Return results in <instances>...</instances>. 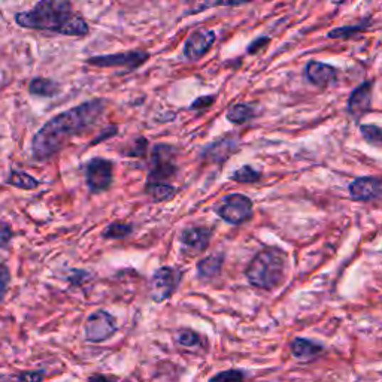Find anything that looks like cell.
Here are the masks:
<instances>
[{
    "label": "cell",
    "instance_id": "e575fe53",
    "mask_svg": "<svg viewBox=\"0 0 382 382\" xmlns=\"http://www.w3.org/2000/svg\"><path fill=\"white\" fill-rule=\"evenodd\" d=\"M262 43H269V39L267 38H260V39H257V41H254L251 45H250V53L251 54H254L255 51H258V50H262V48H260V47H262Z\"/></svg>",
    "mask_w": 382,
    "mask_h": 382
},
{
    "label": "cell",
    "instance_id": "cb8c5ba5",
    "mask_svg": "<svg viewBox=\"0 0 382 382\" xmlns=\"http://www.w3.org/2000/svg\"><path fill=\"white\" fill-rule=\"evenodd\" d=\"M133 230L132 224H126V223H111L108 227L105 228L102 236L105 239H123L126 236H129Z\"/></svg>",
    "mask_w": 382,
    "mask_h": 382
},
{
    "label": "cell",
    "instance_id": "5bb4252c",
    "mask_svg": "<svg viewBox=\"0 0 382 382\" xmlns=\"http://www.w3.org/2000/svg\"><path fill=\"white\" fill-rule=\"evenodd\" d=\"M304 73H307V78L312 84L319 85V87H326L336 80V73L338 72H336V69L330 65L312 60V62L307 65V70H304Z\"/></svg>",
    "mask_w": 382,
    "mask_h": 382
},
{
    "label": "cell",
    "instance_id": "8992f818",
    "mask_svg": "<svg viewBox=\"0 0 382 382\" xmlns=\"http://www.w3.org/2000/svg\"><path fill=\"white\" fill-rule=\"evenodd\" d=\"M178 171L175 164V149L171 145H156L151 156V169L147 182H166Z\"/></svg>",
    "mask_w": 382,
    "mask_h": 382
},
{
    "label": "cell",
    "instance_id": "6da1fadb",
    "mask_svg": "<svg viewBox=\"0 0 382 382\" xmlns=\"http://www.w3.org/2000/svg\"><path fill=\"white\" fill-rule=\"evenodd\" d=\"M103 110L105 102L96 99L55 115L35 134L32 141L33 157L39 161L51 159L73 136L93 126Z\"/></svg>",
    "mask_w": 382,
    "mask_h": 382
},
{
    "label": "cell",
    "instance_id": "44dd1931",
    "mask_svg": "<svg viewBox=\"0 0 382 382\" xmlns=\"http://www.w3.org/2000/svg\"><path fill=\"white\" fill-rule=\"evenodd\" d=\"M6 182L9 186L15 189H21V190H35L39 186V181L36 178L20 171H12Z\"/></svg>",
    "mask_w": 382,
    "mask_h": 382
},
{
    "label": "cell",
    "instance_id": "8fae6325",
    "mask_svg": "<svg viewBox=\"0 0 382 382\" xmlns=\"http://www.w3.org/2000/svg\"><path fill=\"white\" fill-rule=\"evenodd\" d=\"M211 236L212 233L208 227L193 226L182 230L179 240L182 248H186L190 254H201L208 248Z\"/></svg>",
    "mask_w": 382,
    "mask_h": 382
},
{
    "label": "cell",
    "instance_id": "7c38bea8",
    "mask_svg": "<svg viewBox=\"0 0 382 382\" xmlns=\"http://www.w3.org/2000/svg\"><path fill=\"white\" fill-rule=\"evenodd\" d=\"M372 88H373L372 83L366 81L351 93L348 100V111L356 120L361 118L364 114H368L371 111Z\"/></svg>",
    "mask_w": 382,
    "mask_h": 382
},
{
    "label": "cell",
    "instance_id": "83f0119b",
    "mask_svg": "<svg viewBox=\"0 0 382 382\" xmlns=\"http://www.w3.org/2000/svg\"><path fill=\"white\" fill-rule=\"evenodd\" d=\"M43 372H23L18 375L6 376L5 379H0V382H42Z\"/></svg>",
    "mask_w": 382,
    "mask_h": 382
},
{
    "label": "cell",
    "instance_id": "52a82bcc",
    "mask_svg": "<svg viewBox=\"0 0 382 382\" xmlns=\"http://www.w3.org/2000/svg\"><path fill=\"white\" fill-rule=\"evenodd\" d=\"M117 319L103 309H97L95 312H91L84 324V331H85V339L88 342L93 344H100L111 339L112 336L117 333Z\"/></svg>",
    "mask_w": 382,
    "mask_h": 382
},
{
    "label": "cell",
    "instance_id": "7a4b0ae2",
    "mask_svg": "<svg viewBox=\"0 0 382 382\" xmlns=\"http://www.w3.org/2000/svg\"><path fill=\"white\" fill-rule=\"evenodd\" d=\"M17 23L26 28L48 30L69 36L88 33L85 20L73 12L70 0H39L35 8L17 15Z\"/></svg>",
    "mask_w": 382,
    "mask_h": 382
},
{
    "label": "cell",
    "instance_id": "4316f807",
    "mask_svg": "<svg viewBox=\"0 0 382 382\" xmlns=\"http://www.w3.org/2000/svg\"><path fill=\"white\" fill-rule=\"evenodd\" d=\"M363 137L369 144H382V129L373 124H363L360 127Z\"/></svg>",
    "mask_w": 382,
    "mask_h": 382
},
{
    "label": "cell",
    "instance_id": "277c9868",
    "mask_svg": "<svg viewBox=\"0 0 382 382\" xmlns=\"http://www.w3.org/2000/svg\"><path fill=\"white\" fill-rule=\"evenodd\" d=\"M216 212L228 224H242L253 216V201L240 193L228 194L217 205Z\"/></svg>",
    "mask_w": 382,
    "mask_h": 382
},
{
    "label": "cell",
    "instance_id": "9a60e30c",
    "mask_svg": "<svg viewBox=\"0 0 382 382\" xmlns=\"http://www.w3.org/2000/svg\"><path fill=\"white\" fill-rule=\"evenodd\" d=\"M236 147H238L236 139H233V137H224V139L209 145L203 151V157L211 163H224L232 156V152L236 151Z\"/></svg>",
    "mask_w": 382,
    "mask_h": 382
},
{
    "label": "cell",
    "instance_id": "ba28073f",
    "mask_svg": "<svg viewBox=\"0 0 382 382\" xmlns=\"http://www.w3.org/2000/svg\"><path fill=\"white\" fill-rule=\"evenodd\" d=\"M85 184L91 193H103L108 190L114 179V164L106 159H91L84 169Z\"/></svg>",
    "mask_w": 382,
    "mask_h": 382
},
{
    "label": "cell",
    "instance_id": "e0dca14e",
    "mask_svg": "<svg viewBox=\"0 0 382 382\" xmlns=\"http://www.w3.org/2000/svg\"><path fill=\"white\" fill-rule=\"evenodd\" d=\"M290 348H292L293 357L300 361H309L315 359L317 356H319L321 351H323V346L309 339H303V338H296Z\"/></svg>",
    "mask_w": 382,
    "mask_h": 382
},
{
    "label": "cell",
    "instance_id": "484cf974",
    "mask_svg": "<svg viewBox=\"0 0 382 382\" xmlns=\"http://www.w3.org/2000/svg\"><path fill=\"white\" fill-rule=\"evenodd\" d=\"M245 381V375H243L242 371L238 369H228L223 371L217 375H213L209 382H243Z\"/></svg>",
    "mask_w": 382,
    "mask_h": 382
},
{
    "label": "cell",
    "instance_id": "9c48e42d",
    "mask_svg": "<svg viewBox=\"0 0 382 382\" xmlns=\"http://www.w3.org/2000/svg\"><path fill=\"white\" fill-rule=\"evenodd\" d=\"M148 60V54L144 51H126L110 55H97L87 60L90 66L96 68H123L127 70H134L142 66Z\"/></svg>",
    "mask_w": 382,
    "mask_h": 382
},
{
    "label": "cell",
    "instance_id": "ac0fdd59",
    "mask_svg": "<svg viewBox=\"0 0 382 382\" xmlns=\"http://www.w3.org/2000/svg\"><path fill=\"white\" fill-rule=\"evenodd\" d=\"M147 194L154 202H167L176 194V189L167 182H147L145 187Z\"/></svg>",
    "mask_w": 382,
    "mask_h": 382
},
{
    "label": "cell",
    "instance_id": "5b68a950",
    "mask_svg": "<svg viewBox=\"0 0 382 382\" xmlns=\"http://www.w3.org/2000/svg\"><path fill=\"white\" fill-rule=\"evenodd\" d=\"M182 272L178 267L163 266L157 269L149 280V297L160 303L169 299L179 287Z\"/></svg>",
    "mask_w": 382,
    "mask_h": 382
},
{
    "label": "cell",
    "instance_id": "f546056e",
    "mask_svg": "<svg viewBox=\"0 0 382 382\" xmlns=\"http://www.w3.org/2000/svg\"><path fill=\"white\" fill-rule=\"evenodd\" d=\"M147 147H148L147 139H144V137H139V139L133 144V148H130V151H127L126 154L130 157H142V156H145Z\"/></svg>",
    "mask_w": 382,
    "mask_h": 382
},
{
    "label": "cell",
    "instance_id": "d4e9b609",
    "mask_svg": "<svg viewBox=\"0 0 382 382\" xmlns=\"http://www.w3.org/2000/svg\"><path fill=\"white\" fill-rule=\"evenodd\" d=\"M260 178H262V174L251 166H242L240 169H238L232 175V179L235 182H239V184H255L257 181H260Z\"/></svg>",
    "mask_w": 382,
    "mask_h": 382
},
{
    "label": "cell",
    "instance_id": "1f68e13d",
    "mask_svg": "<svg viewBox=\"0 0 382 382\" xmlns=\"http://www.w3.org/2000/svg\"><path fill=\"white\" fill-rule=\"evenodd\" d=\"M216 102V97L213 96H202V97H198L197 100H194L191 103V110H197V111H201V110H206L209 108V106Z\"/></svg>",
    "mask_w": 382,
    "mask_h": 382
},
{
    "label": "cell",
    "instance_id": "f1b7e54d",
    "mask_svg": "<svg viewBox=\"0 0 382 382\" xmlns=\"http://www.w3.org/2000/svg\"><path fill=\"white\" fill-rule=\"evenodd\" d=\"M11 281V272L6 265H0V302L4 300L5 293Z\"/></svg>",
    "mask_w": 382,
    "mask_h": 382
},
{
    "label": "cell",
    "instance_id": "30bf717a",
    "mask_svg": "<svg viewBox=\"0 0 382 382\" xmlns=\"http://www.w3.org/2000/svg\"><path fill=\"white\" fill-rule=\"evenodd\" d=\"M216 42V32L208 28H198L187 38L184 45V54L189 60H201Z\"/></svg>",
    "mask_w": 382,
    "mask_h": 382
},
{
    "label": "cell",
    "instance_id": "2e32d148",
    "mask_svg": "<svg viewBox=\"0 0 382 382\" xmlns=\"http://www.w3.org/2000/svg\"><path fill=\"white\" fill-rule=\"evenodd\" d=\"M224 263V254L213 253L197 263V277L202 281H211L221 273Z\"/></svg>",
    "mask_w": 382,
    "mask_h": 382
},
{
    "label": "cell",
    "instance_id": "3957f363",
    "mask_svg": "<svg viewBox=\"0 0 382 382\" xmlns=\"http://www.w3.org/2000/svg\"><path fill=\"white\" fill-rule=\"evenodd\" d=\"M285 273L287 254L277 247H269L257 253L245 270L250 284L266 292L278 288Z\"/></svg>",
    "mask_w": 382,
    "mask_h": 382
},
{
    "label": "cell",
    "instance_id": "4fadbf2b",
    "mask_svg": "<svg viewBox=\"0 0 382 382\" xmlns=\"http://www.w3.org/2000/svg\"><path fill=\"white\" fill-rule=\"evenodd\" d=\"M349 194L357 202H368L379 196L382 190V182L373 176H361L349 184Z\"/></svg>",
    "mask_w": 382,
    "mask_h": 382
},
{
    "label": "cell",
    "instance_id": "ffe728a7",
    "mask_svg": "<svg viewBox=\"0 0 382 382\" xmlns=\"http://www.w3.org/2000/svg\"><path fill=\"white\" fill-rule=\"evenodd\" d=\"M28 91L35 96H43V97H53L60 91V85L47 78H35L28 85Z\"/></svg>",
    "mask_w": 382,
    "mask_h": 382
},
{
    "label": "cell",
    "instance_id": "836d02e7",
    "mask_svg": "<svg viewBox=\"0 0 382 382\" xmlns=\"http://www.w3.org/2000/svg\"><path fill=\"white\" fill-rule=\"evenodd\" d=\"M88 382H120L114 376H105V375H93L88 378Z\"/></svg>",
    "mask_w": 382,
    "mask_h": 382
},
{
    "label": "cell",
    "instance_id": "603a6c76",
    "mask_svg": "<svg viewBox=\"0 0 382 382\" xmlns=\"http://www.w3.org/2000/svg\"><path fill=\"white\" fill-rule=\"evenodd\" d=\"M368 28V24L361 23V24H356V26H344V27H338L333 28L327 33L329 39H349L359 33H361L363 30Z\"/></svg>",
    "mask_w": 382,
    "mask_h": 382
},
{
    "label": "cell",
    "instance_id": "d6a6232c",
    "mask_svg": "<svg viewBox=\"0 0 382 382\" xmlns=\"http://www.w3.org/2000/svg\"><path fill=\"white\" fill-rule=\"evenodd\" d=\"M11 238H12V230L9 228V226L0 224V248L6 247Z\"/></svg>",
    "mask_w": 382,
    "mask_h": 382
},
{
    "label": "cell",
    "instance_id": "4dcf8cb0",
    "mask_svg": "<svg viewBox=\"0 0 382 382\" xmlns=\"http://www.w3.org/2000/svg\"><path fill=\"white\" fill-rule=\"evenodd\" d=\"M251 0H212V2L203 5L202 8H198V11H202L208 6H239L243 4H250Z\"/></svg>",
    "mask_w": 382,
    "mask_h": 382
},
{
    "label": "cell",
    "instance_id": "7402d4cb",
    "mask_svg": "<svg viewBox=\"0 0 382 382\" xmlns=\"http://www.w3.org/2000/svg\"><path fill=\"white\" fill-rule=\"evenodd\" d=\"M175 342L179 346L187 348V349H196V348H201V345H202L201 334L193 331V330H190V329H182V330H179L175 334Z\"/></svg>",
    "mask_w": 382,
    "mask_h": 382
},
{
    "label": "cell",
    "instance_id": "d6986e66",
    "mask_svg": "<svg viewBox=\"0 0 382 382\" xmlns=\"http://www.w3.org/2000/svg\"><path fill=\"white\" fill-rule=\"evenodd\" d=\"M226 117L228 121H230V123L240 126V124L248 123V121L254 117V110L251 108L250 105L236 103L227 110Z\"/></svg>",
    "mask_w": 382,
    "mask_h": 382
}]
</instances>
